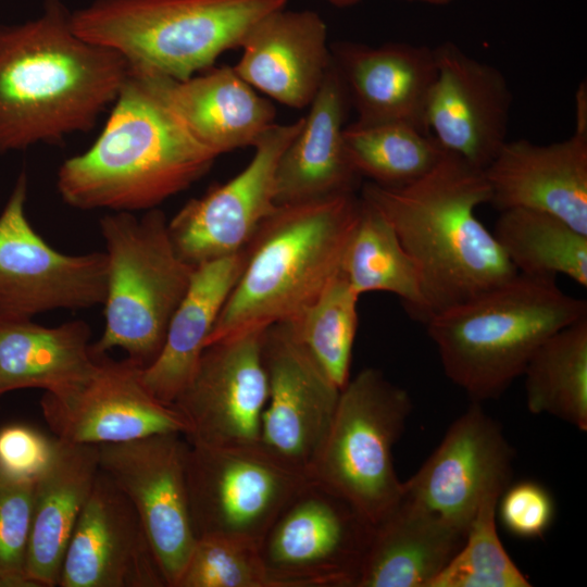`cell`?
<instances>
[{"label": "cell", "mask_w": 587, "mask_h": 587, "mask_svg": "<svg viewBox=\"0 0 587 587\" xmlns=\"http://www.w3.org/2000/svg\"><path fill=\"white\" fill-rule=\"evenodd\" d=\"M128 72L117 52L74 32L59 0L34 20L0 25V155L91 129Z\"/></svg>", "instance_id": "1"}, {"label": "cell", "mask_w": 587, "mask_h": 587, "mask_svg": "<svg viewBox=\"0 0 587 587\" xmlns=\"http://www.w3.org/2000/svg\"><path fill=\"white\" fill-rule=\"evenodd\" d=\"M361 198L388 221L414 261L427 321L517 274L476 216L490 201L484 171L453 153L445 151L427 174L405 186L366 183Z\"/></svg>", "instance_id": "2"}, {"label": "cell", "mask_w": 587, "mask_h": 587, "mask_svg": "<svg viewBox=\"0 0 587 587\" xmlns=\"http://www.w3.org/2000/svg\"><path fill=\"white\" fill-rule=\"evenodd\" d=\"M216 158L183 128L149 76L128 72L98 138L59 167L57 189L78 210L148 211L190 187Z\"/></svg>", "instance_id": "3"}, {"label": "cell", "mask_w": 587, "mask_h": 587, "mask_svg": "<svg viewBox=\"0 0 587 587\" xmlns=\"http://www.w3.org/2000/svg\"><path fill=\"white\" fill-rule=\"evenodd\" d=\"M360 204L355 193H345L276 205L245 248L205 347L300 317L339 273Z\"/></svg>", "instance_id": "4"}, {"label": "cell", "mask_w": 587, "mask_h": 587, "mask_svg": "<svg viewBox=\"0 0 587 587\" xmlns=\"http://www.w3.org/2000/svg\"><path fill=\"white\" fill-rule=\"evenodd\" d=\"M586 315V300L564 292L555 277L517 273L425 324L446 376L480 403L522 376L548 337Z\"/></svg>", "instance_id": "5"}, {"label": "cell", "mask_w": 587, "mask_h": 587, "mask_svg": "<svg viewBox=\"0 0 587 587\" xmlns=\"http://www.w3.org/2000/svg\"><path fill=\"white\" fill-rule=\"evenodd\" d=\"M288 0H97L71 14L74 32L117 52L129 72L186 79L241 46Z\"/></svg>", "instance_id": "6"}, {"label": "cell", "mask_w": 587, "mask_h": 587, "mask_svg": "<svg viewBox=\"0 0 587 587\" xmlns=\"http://www.w3.org/2000/svg\"><path fill=\"white\" fill-rule=\"evenodd\" d=\"M99 227L107 255L105 324L91 352L121 348L146 369L163 347L195 267L176 253L166 216L157 208L140 217L112 212L100 218Z\"/></svg>", "instance_id": "7"}, {"label": "cell", "mask_w": 587, "mask_h": 587, "mask_svg": "<svg viewBox=\"0 0 587 587\" xmlns=\"http://www.w3.org/2000/svg\"><path fill=\"white\" fill-rule=\"evenodd\" d=\"M411 411L405 389L377 369L362 370L341 389L329 430L308 476L345 498L376 525L403 495L392 448Z\"/></svg>", "instance_id": "8"}, {"label": "cell", "mask_w": 587, "mask_h": 587, "mask_svg": "<svg viewBox=\"0 0 587 587\" xmlns=\"http://www.w3.org/2000/svg\"><path fill=\"white\" fill-rule=\"evenodd\" d=\"M373 529L350 502L308 476L258 545L274 587H354Z\"/></svg>", "instance_id": "9"}, {"label": "cell", "mask_w": 587, "mask_h": 587, "mask_svg": "<svg viewBox=\"0 0 587 587\" xmlns=\"http://www.w3.org/2000/svg\"><path fill=\"white\" fill-rule=\"evenodd\" d=\"M186 476L197 538L220 535L258 544L308 477L259 445L196 442H189Z\"/></svg>", "instance_id": "10"}, {"label": "cell", "mask_w": 587, "mask_h": 587, "mask_svg": "<svg viewBox=\"0 0 587 587\" xmlns=\"http://www.w3.org/2000/svg\"><path fill=\"white\" fill-rule=\"evenodd\" d=\"M26 195L23 172L0 213V320L103 305L105 253L65 254L52 248L26 217Z\"/></svg>", "instance_id": "11"}, {"label": "cell", "mask_w": 587, "mask_h": 587, "mask_svg": "<svg viewBox=\"0 0 587 587\" xmlns=\"http://www.w3.org/2000/svg\"><path fill=\"white\" fill-rule=\"evenodd\" d=\"M188 448L180 433L98 445L100 470L137 511L166 587H176L197 540L187 488Z\"/></svg>", "instance_id": "12"}, {"label": "cell", "mask_w": 587, "mask_h": 587, "mask_svg": "<svg viewBox=\"0 0 587 587\" xmlns=\"http://www.w3.org/2000/svg\"><path fill=\"white\" fill-rule=\"evenodd\" d=\"M93 355L95 364L84 377L41 397L43 419L58 439L98 446L162 433L187 434L182 414L146 388L141 367L128 359Z\"/></svg>", "instance_id": "13"}, {"label": "cell", "mask_w": 587, "mask_h": 587, "mask_svg": "<svg viewBox=\"0 0 587 587\" xmlns=\"http://www.w3.org/2000/svg\"><path fill=\"white\" fill-rule=\"evenodd\" d=\"M302 122L303 117L290 124H273L254 142V154L241 172L190 199L167 221L172 243L183 261L196 267L245 250L276 209L277 162Z\"/></svg>", "instance_id": "14"}, {"label": "cell", "mask_w": 587, "mask_h": 587, "mask_svg": "<svg viewBox=\"0 0 587 587\" xmlns=\"http://www.w3.org/2000/svg\"><path fill=\"white\" fill-rule=\"evenodd\" d=\"M268 398L259 446L308 475L329 430L341 389L299 342L287 323L263 333Z\"/></svg>", "instance_id": "15"}, {"label": "cell", "mask_w": 587, "mask_h": 587, "mask_svg": "<svg viewBox=\"0 0 587 587\" xmlns=\"http://www.w3.org/2000/svg\"><path fill=\"white\" fill-rule=\"evenodd\" d=\"M264 330L249 332L204 348L191 380L173 403L187 423L185 437L189 442L259 445L262 413L268 398L262 348Z\"/></svg>", "instance_id": "16"}, {"label": "cell", "mask_w": 587, "mask_h": 587, "mask_svg": "<svg viewBox=\"0 0 587 587\" xmlns=\"http://www.w3.org/2000/svg\"><path fill=\"white\" fill-rule=\"evenodd\" d=\"M513 449L502 428L472 401L447 429L416 473L403 482V497L438 514L465 535L482 501L510 485Z\"/></svg>", "instance_id": "17"}, {"label": "cell", "mask_w": 587, "mask_h": 587, "mask_svg": "<svg viewBox=\"0 0 587 587\" xmlns=\"http://www.w3.org/2000/svg\"><path fill=\"white\" fill-rule=\"evenodd\" d=\"M433 50L437 73L425 109L427 132L446 152L484 170L507 141V79L451 41Z\"/></svg>", "instance_id": "18"}, {"label": "cell", "mask_w": 587, "mask_h": 587, "mask_svg": "<svg viewBox=\"0 0 587 587\" xmlns=\"http://www.w3.org/2000/svg\"><path fill=\"white\" fill-rule=\"evenodd\" d=\"M60 587H166L140 517L99 471L67 545Z\"/></svg>", "instance_id": "19"}, {"label": "cell", "mask_w": 587, "mask_h": 587, "mask_svg": "<svg viewBox=\"0 0 587 587\" xmlns=\"http://www.w3.org/2000/svg\"><path fill=\"white\" fill-rule=\"evenodd\" d=\"M483 171L497 210L548 213L587 236V136L549 145L507 140Z\"/></svg>", "instance_id": "20"}, {"label": "cell", "mask_w": 587, "mask_h": 587, "mask_svg": "<svg viewBox=\"0 0 587 587\" xmlns=\"http://www.w3.org/2000/svg\"><path fill=\"white\" fill-rule=\"evenodd\" d=\"M234 66L252 88L294 109L309 107L332 64L327 28L314 11L275 10L248 32Z\"/></svg>", "instance_id": "21"}, {"label": "cell", "mask_w": 587, "mask_h": 587, "mask_svg": "<svg viewBox=\"0 0 587 587\" xmlns=\"http://www.w3.org/2000/svg\"><path fill=\"white\" fill-rule=\"evenodd\" d=\"M330 53L357 121L404 122L428 133L425 109L437 73L433 48L339 41Z\"/></svg>", "instance_id": "22"}, {"label": "cell", "mask_w": 587, "mask_h": 587, "mask_svg": "<svg viewBox=\"0 0 587 587\" xmlns=\"http://www.w3.org/2000/svg\"><path fill=\"white\" fill-rule=\"evenodd\" d=\"M145 75L188 135L216 157L253 147L275 124L272 102L259 96L234 66L210 67L186 79Z\"/></svg>", "instance_id": "23"}, {"label": "cell", "mask_w": 587, "mask_h": 587, "mask_svg": "<svg viewBox=\"0 0 587 587\" xmlns=\"http://www.w3.org/2000/svg\"><path fill=\"white\" fill-rule=\"evenodd\" d=\"M309 107L277 162L276 205L354 193L359 185L361 175L349 159L342 135L350 102L333 61Z\"/></svg>", "instance_id": "24"}, {"label": "cell", "mask_w": 587, "mask_h": 587, "mask_svg": "<svg viewBox=\"0 0 587 587\" xmlns=\"http://www.w3.org/2000/svg\"><path fill=\"white\" fill-rule=\"evenodd\" d=\"M99 471L97 445L54 439L50 463L34 484L27 554L34 587L58 586L67 545Z\"/></svg>", "instance_id": "25"}, {"label": "cell", "mask_w": 587, "mask_h": 587, "mask_svg": "<svg viewBox=\"0 0 587 587\" xmlns=\"http://www.w3.org/2000/svg\"><path fill=\"white\" fill-rule=\"evenodd\" d=\"M464 539L462 530L402 496L374 525L354 587H429Z\"/></svg>", "instance_id": "26"}, {"label": "cell", "mask_w": 587, "mask_h": 587, "mask_svg": "<svg viewBox=\"0 0 587 587\" xmlns=\"http://www.w3.org/2000/svg\"><path fill=\"white\" fill-rule=\"evenodd\" d=\"M245 252L195 267L189 288L174 312L158 358L140 376L150 394L173 405L191 380L205 341L237 282Z\"/></svg>", "instance_id": "27"}, {"label": "cell", "mask_w": 587, "mask_h": 587, "mask_svg": "<svg viewBox=\"0 0 587 587\" xmlns=\"http://www.w3.org/2000/svg\"><path fill=\"white\" fill-rule=\"evenodd\" d=\"M90 337L80 320L55 327L32 319L0 320V396L25 388L51 391L80 379L96 360Z\"/></svg>", "instance_id": "28"}, {"label": "cell", "mask_w": 587, "mask_h": 587, "mask_svg": "<svg viewBox=\"0 0 587 587\" xmlns=\"http://www.w3.org/2000/svg\"><path fill=\"white\" fill-rule=\"evenodd\" d=\"M361 199L358 220L345 247L340 271L360 297L371 291L394 294L417 321L427 311L419 270L388 221Z\"/></svg>", "instance_id": "29"}, {"label": "cell", "mask_w": 587, "mask_h": 587, "mask_svg": "<svg viewBox=\"0 0 587 587\" xmlns=\"http://www.w3.org/2000/svg\"><path fill=\"white\" fill-rule=\"evenodd\" d=\"M526 403L587 429V315L548 337L526 364Z\"/></svg>", "instance_id": "30"}, {"label": "cell", "mask_w": 587, "mask_h": 587, "mask_svg": "<svg viewBox=\"0 0 587 587\" xmlns=\"http://www.w3.org/2000/svg\"><path fill=\"white\" fill-rule=\"evenodd\" d=\"M492 234L517 273L567 276L587 287V236L540 211H500Z\"/></svg>", "instance_id": "31"}, {"label": "cell", "mask_w": 587, "mask_h": 587, "mask_svg": "<svg viewBox=\"0 0 587 587\" xmlns=\"http://www.w3.org/2000/svg\"><path fill=\"white\" fill-rule=\"evenodd\" d=\"M342 135L357 172L385 187L417 180L445 152L430 134L404 122L355 121L345 126Z\"/></svg>", "instance_id": "32"}, {"label": "cell", "mask_w": 587, "mask_h": 587, "mask_svg": "<svg viewBox=\"0 0 587 587\" xmlns=\"http://www.w3.org/2000/svg\"><path fill=\"white\" fill-rule=\"evenodd\" d=\"M341 271L300 317L289 324L299 342L342 389L350 379L358 300Z\"/></svg>", "instance_id": "33"}, {"label": "cell", "mask_w": 587, "mask_h": 587, "mask_svg": "<svg viewBox=\"0 0 587 587\" xmlns=\"http://www.w3.org/2000/svg\"><path fill=\"white\" fill-rule=\"evenodd\" d=\"M501 495H488L473 517L462 547L429 587H529L503 548L496 527Z\"/></svg>", "instance_id": "34"}, {"label": "cell", "mask_w": 587, "mask_h": 587, "mask_svg": "<svg viewBox=\"0 0 587 587\" xmlns=\"http://www.w3.org/2000/svg\"><path fill=\"white\" fill-rule=\"evenodd\" d=\"M176 587H274L255 541L197 538Z\"/></svg>", "instance_id": "35"}, {"label": "cell", "mask_w": 587, "mask_h": 587, "mask_svg": "<svg viewBox=\"0 0 587 587\" xmlns=\"http://www.w3.org/2000/svg\"><path fill=\"white\" fill-rule=\"evenodd\" d=\"M34 484L0 476V587H34L27 575Z\"/></svg>", "instance_id": "36"}, {"label": "cell", "mask_w": 587, "mask_h": 587, "mask_svg": "<svg viewBox=\"0 0 587 587\" xmlns=\"http://www.w3.org/2000/svg\"><path fill=\"white\" fill-rule=\"evenodd\" d=\"M498 504L502 524L522 538L541 537L553 521L554 502L550 492L532 480L509 485Z\"/></svg>", "instance_id": "37"}, {"label": "cell", "mask_w": 587, "mask_h": 587, "mask_svg": "<svg viewBox=\"0 0 587 587\" xmlns=\"http://www.w3.org/2000/svg\"><path fill=\"white\" fill-rule=\"evenodd\" d=\"M53 442L22 424L0 428V476L35 482L50 463Z\"/></svg>", "instance_id": "38"}, {"label": "cell", "mask_w": 587, "mask_h": 587, "mask_svg": "<svg viewBox=\"0 0 587 587\" xmlns=\"http://www.w3.org/2000/svg\"><path fill=\"white\" fill-rule=\"evenodd\" d=\"M574 133L587 136V84L582 82L575 95Z\"/></svg>", "instance_id": "39"}, {"label": "cell", "mask_w": 587, "mask_h": 587, "mask_svg": "<svg viewBox=\"0 0 587 587\" xmlns=\"http://www.w3.org/2000/svg\"><path fill=\"white\" fill-rule=\"evenodd\" d=\"M326 1L330 2L332 4L336 7L342 8V7H349V5L355 4L360 0H326Z\"/></svg>", "instance_id": "40"}, {"label": "cell", "mask_w": 587, "mask_h": 587, "mask_svg": "<svg viewBox=\"0 0 587 587\" xmlns=\"http://www.w3.org/2000/svg\"><path fill=\"white\" fill-rule=\"evenodd\" d=\"M408 1H420V2H425L429 4H447L453 0H408Z\"/></svg>", "instance_id": "41"}]
</instances>
